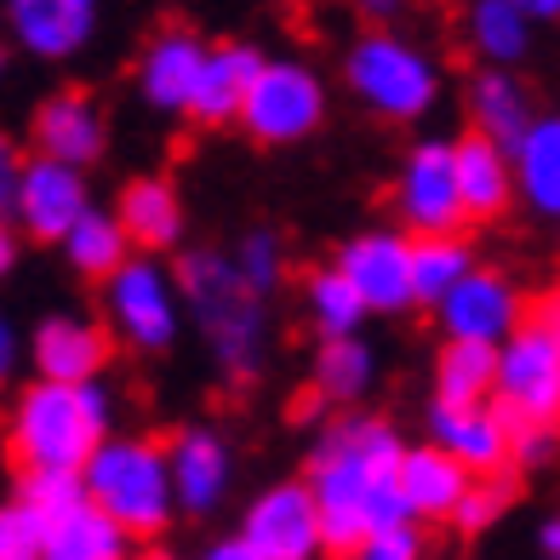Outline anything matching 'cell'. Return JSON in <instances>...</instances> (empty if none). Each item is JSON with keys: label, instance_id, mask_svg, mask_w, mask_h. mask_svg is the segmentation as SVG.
<instances>
[{"label": "cell", "instance_id": "cell-1", "mask_svg": "<svg viewBox=\"0 0 560 560\" xmlns=\"http://www.w3.org/2000/svg\"><path fill=\"white\" fill-rule=\"evenodd\" d=\"M400 457H406V441L395 435V423L372 412L326 418V429L310 446L303 480H310V492L320 503L326 544L338 555H354V544L366 532L412 515L400 498Z\"/></svg>", "mask_w": 560, "mask_h": 560}, {"label": "cell", "instance_id": "cell-2", "mask_svg": "<svg viewBox=\"0 0 560 560\" xmlns=\"http://www.w3.org/2000/svg\"><path fill=\"white\" fill-rule=\"evenodd\" d=\"M177 287H184V310L195 315L218 372L229 384H252L269 361V310H264L269 298L241 275L235 252H218V246L184 252L177 258Z\"/></svg>", "mask_w": 560, "mask_h": 560}, {"label": "cell", "instance_id": "cell-3", "mask_svg": "<svg viewBox=\"0 0 560 560\" xmlns=\"http://www.w3.org/2000/svg\"><path fill=\"white\" fill-rule=\"evenodd\" d=\"M115 435V395L97 384H23L7 418V452L23 469H86L92 452Z\"/></svg>", "mask_w": 560, "mask_h": 560}, {"label": "cell", "instance_id": "cell-4", "mask_svg": "<svg viewBox=\"0 0 560 560\" xmlns=\"http://www.w3.org/2000/svg\"><path fill=\"white\" fill-rule=\"evenodd\" d=\"M81 475H86V498L97 509H109L132 538H161L184 515L172 487V457L149 435H109Z\"/></svg>", "mask_w": 560, "mask_h": 560}, {"label": "cell", "instance_id": "cell-5", "mask_svg": "<svg viewBox=\"0 0 560 560\" xmlns=\"http://www.w3.org/2000/svg\"><path fill=\"white\" fill-rule=\"evenodd\" d=\"M343 86L366 115L412 126L441 104V63L395 30H366L343 58Z\"/></svg>", "mask_w": 560, "mask_h": 560}, {"label": "cell", "instance_id": "cell-6", "mask_svg": "<svg viewBox=\"0 0 560 560\" xmlns=\"http://www.w3.org/2000/svg\"><path fill=\"white\" fill-rule=\"evenodd\" d=\"M184 287L177 269L161 264V252H132L104 280V326L132 354H166L184 332Z\"/></svg>", "mask_w": 560, "mask_h": 560}, {"label": "cell", "instance_id": "cell-7", "mask_svg": "<svg viewBox=\"0 0 560 560\" xmlns=\"http://www.w3.org/2000/svg\"><path fill=\"white\" fill-rule=\"evenodd\" d=\"M320 120H326V81L320 74L303 58H264L235 126H246V138L264 149H287V143L315 138Z\"/></svg>", "mask_w": 560, "mask_h": 560}, {"label": "cell", "instance_id": "cell-8", "mask_svg": "<svg viewBox=\"0 0 560 560\" xmlns=\"http://www.w3.org/2000/svg\"><path fill=\"white\" fill-rule=\"evenodd\" d=\"M389 200L406 235H457L469 223L464 184H457V138H429L406 149Z\"/></svg>", "mask_w": 560, "mask_h": 560}, {"label": "cell", "instance_id": "cell-9", "mask_svg": "<svg viewBox=\"0 0 560 560\" xmlns=\"http://www.w3.org/2000/svg\"><path fill=\"white\" fill-rule=\"evenodd\" d=\"M492 400L509 429L521 418L560 423V338L538 315L498 343V395Z\"/></svg>", "mask_w": 560, "mask_h": 560}, {"label": "cell", "instance_id": "cell-10", "mask_svg": "<svg viewBox=\"0 0 560 560\" xmlns=\"http://www.w3.org/2000/svg\"><path fill=\"white\" fill-rule=\"evenodd\" d=\"M241 538L258 560H326V521L310 480H275L241 509Z\"/></svg>", "mask_w": 560, "mask_h": 560}, {"label": "cell", "instance_id": "cell-11", "mask_svg": "<svg viewBox=\"0 0 560 560\" xmlns=\"http://www.w3.org/2000/svg\"><path fill=\"white\" fill-rule=\"evenodd\" d=\"M354 292L366 298L372 315H412L418 310V287H412V235L406 229H361L349 235L332 258Z\"/></svg>", "mask_w": 560, "mask_h": 560}, {"label": "cell", "instance_id": "cell-12", "mask_svg": "<svg viewBox=\"0 0 560 560\" xmlns=\"http://www.w3.org/2000/svg\"><path fill=\"white\" fill-rule=\"evenodd\" d=\"M92 212V189H86V166H69L52 155H30L23 161V184L12 200V218L23 235H35L46 246H63V235Z\"/></svg>", "mask_w": 560, "mask_h": 560}, {"label": "cell", "instance_id": "cell-13", "mask_svg": "<svg viewBox=\"0 0 560 560\" xmlns=\"http://www.w3.org/2000/svg\"><path fill=\"white\" fill-rule=\"evenodd\" d=\"M429 315H435V326L446 338H475V343H503L509 332H521L532 320L515 280L498 275V269H480V264L457 280Z\"/></svg>", "mask_w": 560, "mask_h": 560}, {"label": "cell", "instance_id": "cell-14", "mask_svg": "<svg viewBox=\"0 0 560 560\" xmlns=\"http://www.w3.org/2000/svg\"><path fill=\"white\" fill-rule=\"evenodd\" d=\"M172 457V487H177V509L195 521H207L223 509V498L235 492V446H229L218 429L189 423L166 441Z\"/></svg>", "mask_w": 560, "mask_h": 560}, {"label": "cell", "instance_id": "cell-15", "mask_svg": "<svg viewBox=\"0 0 560 560\" xmlns=\"http://www.w3.org/2000/svg\"><path fill=\"white\" fill-rule=\"evenodd\" d=\"M0 12L12 40L40 63L81 58L97 35V0H0Z\"/></svg>", "mask_w": 560, "mask_h": 560}, {"label": "cell", "instance_id": "cell-16", "mask_svg": "<svg viewBox=\"0 0 560 560\" xmlns=\"http://www.w3.org/2000/svg\"><path fill=\"white\" fill-rule=\"evenodd\" d=\"M212 40H200L184 23H166L161 35H149L143 58H138V97L155 115H189V97L200 86Z\"/></svg>", "mask_w": 560, "mask_h": 560}, {"label": "cell", "instance_id": "cell-17", "mask_svg": "<svg viewBox=\"0 0 560 560\" xmlns=\"http://www.w3.org/2000/svg\"><path fill=\"white\" fill-rule=\"evenodd\" d=\"M429 441L446 446L457 464H469L475 475H498V469H515L509 464V423L498 412V400H429Z\"/></svg>", "mask_w": 560, "mask_h": 560}, {"label": "cell", "instance_id": "cell-18", "mask_svg": "<svg viewBox=\"0 0 560 560\" xmlns=\"http://www.w3.org/2000/svg\"><path fill=\"white\" fill-rule=\"evenodd\" d=\"M115 332L104 320L86 315H46L30 332V366L35 377H58V384H92L109 366Z\"/></svg>", "mask_w": 560, "mask_h": 560}, {"label": "cell", "instance_id": "cell-19", "mask_svg": "<svg viewBox=\"0 0 560 560\" xmlns=\"http://www.w3.org/2000/svg\"><path fill=\"white\" fill-rule=\"evenodd\" d=\"M30 143H35V155L92 166V161H104V149H109V120L86 92H52L30 120Z\"/></svg>", "mask_w": 560, "mask_h": 560}, {"label": "cell", "instance_id": "cell-20", "mask_svg": "<svg viewBox=\"0 0 560 560\" xmlns=\"http://www.w3.org/2000/svg\"><path fill=\"white\" fill-rule=\"evenodd\" d=\"M258 69H264V52L252 40H218L207 52V69H200V86L189 97V120L195 126H235Z\"/></svg>", "mask_w": 560, "mask_h": 560}, {"label": "cell", "instance_id": "cell-21", "mask_svg": "<svg viewBox=\"0 0 560 560\" xmlns=\"http://www.w3.org/2000/svg\"><path fill=\"white\" fill-rule=\"evenodd\" d=\"M469 480H475V469L457 464L435 441L406 446V457H400V498L412 509V521H452V509L464 503Z\"/></svg>", "mask_w": 560, "mask_h": 560}, {"label": "cell", "instance_id": "cell-22", "mask_svg": "<svg viewBox=\"0 0 560 560\" xmlns=\"http://www.w3.org/2000/svg\"><path fill=\"white\" fill-rule=\"evenodd\" d=\"M457 184H464L469 223L503 218V212L521 200V184H515V149H503V143L480 138V132L457 138Z\"/></svg>", "mask_w": 560, "mask_h": 560}, {"label": "cell", "instance_id": "cell-23", "mask_svg": "<svg viewBox=\"0 0 560 560\" xmlns=\"http://www.w3.org/2000/svg\"><path fill=\"white\" fill-rule=\"evenodd\" d=\"M115 212H120L138 252H177L184 246L189 218H184V195H177L172 177H132V184L120 189Z\"/></svg>", "mask_w": 560, "mask_h": 560}, {"label": "cell", "instance_id": "cell-24", "mask_svg": "<svg viewBox=\"0 0 560 560\" xmlns=\"http://www.w3.org/2000/svg\"><path fill=\"white\" fill-rule=\"evenodd\" d=\"M464 115H469V132L492 138V143H503V149H515V143L526 138V126L538 120V115H532L526 86H521L503 63H487V69H480L475 81H469Z\"/></svg>", "mask_w": 560, "mask_h": 560}, {"label": "cell", "instance_id": "cell-25", "mask_svg": "<svg viewBox=\"0 0 560 560\" xmlns=\"http://www.w3.org/2000/svg\"><path fill=\"white\" fill-rule=\"evenodd\" d=\"M377 384V354L361 332H343V338H320L315 343V361H310V389L320 406H338L349 412L354 400H366Z\"/></svg>", "mask_w": 560, "mask_h": 560}, {"label": "cell", "instance_id": "cell-26", "mask_svg": "<svg viewBox=\"0 0 560 560\" xmlns=\"http://www.w3.org/2000/svg\"><path fill=\"white\" fill-rule=\"evenodd\" d=\"M46 560H138V538L92 498L46 526Z\"/></svg>", "mask_w": 560, "mask_h": 560}, {"label": "cell", "instance_id": "cell-27", "mask_svg": "<svg viewBox=\"0 0 560 560\" xmlns=\"http://www.w3.org/2000/svg\"><path fill=\"white\" fill-rule=\"evenodd\" d=\"M521 207L544 223H560V115H538L515 143Z\"/></svg>", "mask_w": 560, "mask_h": 560}, {"label": "cell", "instance_id": "cell-28", "mask_svg": "<svg viewBox=\"0 0 560 560\" xmlns=\"http://www.w3.org/2000/svg\"><path fill=\"white\" fill-rule=\"evenodd\" d=\"M464 40L480 63H521L532 46V18L515 7V0H469L464 12Z\"/></svg>", "mask_w": 560, "mask_h": 560}, {"label": "cell", "instance_id": "cell-29", "mask_svg": "<svg viewBox=\"0 0 560 560\" xmlns=\"http://www.w3.org/2000/svg\"><path fill=\"white\" fill-rule=\"evenodd\" d=\"M132 235H126V223H120V212H86L81 223L63 235V258H69V269L74 275H86V280H109L126 258H132Z\"/></svg>", "mask_w": 560, "mask_h": 560}, {"label": "cell", "instance_id": "cell-30", "mask_svg": "<svg viewBox=\"0 0 560 560\" xmlns=\"http://www.w3.org/2000/svg\"><path fill=\"white\" fill-rule=\"evenodd\" d=\"M303 315H310V326L320 338H343V332H361L372 310H366V298L354 292V280L338 264H320V269H310V280H303Z\"/></svg>", "mask_w": 560, "mask_h": 560}, {"label": "cell", "instance_id": "cell-31", "mask_svg": "<svg viewBox=\"0 0 560 560\" xmlns=\"http://www.w3.org/2000/svg\"><path fill=\"white\" fill-rule=\"evenodd\" d=\"M435 395L441 400H492L498 395V343L446 338L435 354Z\"/></svg>", "mask_w": 560, "mask_h": 560}, {"label": "cell", "instance_id": "cell-32", "mask_svg": "<svg viewBox=\"0 0 560 560\" xmlns=\"http://www.w3.org/2000/svg\"><path fill=\"white\" fill-rule=\"evenodd\" d=\"M475 269V246L457 235H412V287H418V310H435V303Z\"/></svg>", "mask_w": 560, "mask_h": 560}, {"label": "cell", "instance_id": "cell-33", "mask_svg": "<svg viewBox=\"0 0 560 560\" xmlns=\"http://www.w3.org/2000/svg\"><path fill=\"white\" fill-rule=\"evenodd\" d=\"M509 509H515V469H498V475H475L469 480V492H464V503L452 509V521L446 526H457L464 538H480V532H492Z\"/></svg>", "mask_w": 560, "mask_h": 560}, {"label": "cell", "instance_id": "cell-34", "mask_svg": "<svg viewBox=\"0 0 560 560\" xmlns=\"http://www.w3.org/2000/svg\"><path fill=\"white\" fill-rule=\"evenodd\" d=\"M18 498L30 503L46 526H52V521L69 515V509L86 503V475L81 469H23L18 475Z\"/></svg>", "mask_w": 560, "mask_h": 560}, {"label": "cell", "instance_id": "cell-35", "mask_svg": "<svg viewBox=\"0 0 560 560\" xmlns=\"http://www.w3.org/2000/svg\"><path fill=\"white\" fill-rule=\"evenodd\" d=\"M235 264H241V275L258 287L264 298L287 280V241L275 235V229H246V235L235 241Z\"/></svg>", "mask_w": 560, "mask_h": 560}, {"label": "cell", "instance_id": "cell-36", "mask_svg": "<svg viewBox=\"0 0 560 560\" xmlns=\"http://www.w3.org/2000/svg\"><path fill=\"white\" fill-rule=\"evenodd\" d=\"M0 560H46V521L23 498L0 503Z\"/></svg>", "mask_w": 560, "mask_h": 560}, {"label": "cell", "instance_id": "cell-37", "mask_svg": "<svg viewBox=\"0 0 560 560\" xmlns=\"http://www.w3.org/2000/svg\"><path fill=\"white\" fill-rule=\"evenodd\" d=\"M423 521H389V526H377L366 532L361 544H354V560H423Z\"/></svg>", "mask_w": 560, "mask_h": 560}, {"label": "cell", "instance_id": "cell-38", "mask_svg": "<svg viewBox=\"0 0 560 560\" xmlns=\"http://www.w3.org/2000/svg\"><path fill=\"white\" fill-rule=\"evenodd\" d=\"M560 457V423H544V418H521L509 429V464L515 469H549Z\"/></svg>", "mask_w": 560, "mask_h": 560}, {"label": "cell", "instance_id": "cell-39", "mask_svg": "<svg viewBox=\"0 0 560 560\" xmlns=\"http://www.w3.org/2000/svg\"><path fill=\"white\" fill-rule=\"evenodd\" d=\"M18 184H23V155L0 138V212L12 218V200H18Z\"/></svg>", "mask_w": 560, "mask_h": 560}, {"label": "cell", "instance_id": "cell-40", "mask_svg": "<svg viewBox=\"0 0 560 560\" xmlns=\"http://www.w3.org/2000/svg\"><path fill=\"white\" fill-rule=\"evenodd\" d=\"M18 366H23V343H18V326L0 315V389L18 377Z\"/></svg>", "mask_w": 560, "mask_h": 560}, {"label": "cell", "instance_id": "cell-41", "mask_svg": "<svg viewBox=\"0 0 560 560\" xmlns=\"http://www.w3.org/2000/svg\"><path fill=\"white\" fill-rule=\"evenodd\" d=\"M354 12H361L372 30H395V18L406 12V0H354Z\"/></svg>", "mask_w": 560, "mask_h": 560}, {"label": "cell", "instance_id": "cell-42", "mask_svg": "<svg viewBox=\"0 0 560 560\" xmlns=\"http://www.w3.org/2000/svg\"><path fill=\"white\" fill-rule=\"evenodd\" d=\"M200 560H258V555H252V549H246V538L235 532V538H218V544H207V549H200Z\"/></svg>", "mask_w": 560, "mask_h": 560}, {"label": "cell", "instance_id": "cell-43", "mask_svg": "<svg viewBox=\"0 0 560 560\" xmlns=\"http://www.w3.org/2000/svg\"><path fill=\"white\" fill-rule=\"evenodd\" d=\"M12 264H18V235H12V223H7V212H0V280L12 275Z\"/></svg>", "mask_w": 560, "mask_h": 560}, {"label": "cell", "instance_id": "cell-44", "mask_svg": "<svg viewBox=\"0 0 560 560\" xmlns=\"http://www.w3.org/2000/svg\"><path fill=\"white\" fill-rule=\"evenodd\" d=\"M532 23H560V0H515Z\"/></svg>", "mask_w": 560, "mask_h": 560}, {"label": "cell", "instance_id": "cell-45", "mask_svg": "<svg viewBox=\"0 0 560 560\" xmlns=\"http://www.w3.org/2000/svg\"><path fill=\"white\" fill-rule=\"evenodd\" d=\"M538 320H544V326H549V332L560 338V287H555V292H549V298L538 303Z\"/></svg>", "mask_w": 560, "mask_h": 560}, {"label": "cell", "instance_id": "cell-46", "mask_svg": "<svg viewBox=\"0 0 560 560\" xmlns=\"http://www.w3.org/2000/svg\"><path fill=\"white\" fill-rule=\"evenodd\" d=\"M538 555H560V515L538 526Z\"/></svg>", "mask_w": 560, "mask_h": 560}, {"label": "cell", "instance_id": "cell-47", "mask_svg": "<svg viewBox=\"0 0 560 560\" xmlns=\"http://www.w3.org/2000/svg\"><path fill=\"white\" fill-rule=\"evenodd\" d=\"M0 74H7V46H0Z\"/></svg>", "mask_w": 560, "mask_h": 560}, {"label": "cell", "instance_id": "cell-48", "mask_svg": "<svg viewBox=\"0 0 560 560\" xmlns=\"http://www.w3.org/2000/svg\"><path fill=\"white\" fill-rule=\"evenodd\" d=\"M143 560H177V555H143Z\"/></svg>", "mask_w": 560, "mask_h": 560}, {"label": "cell", "instance_id": "cell-49", "mask_svg": "<svg viewBox=\"0 0 560 560\" xmlns=\"http://www.w3.org/2000/svg\"><path fill=\"white\" fill-rule=\"evenodd\" d=\"M332 560H354V555H332Z\"/></svg>", "mask_w": 560, "mask_h": 560}, {"label": "cell", "instance_id": "cell-50", "mask_svg": "<svg viewBox=\"0 0 560 560\" xmlns=\"http://www.w3.org/2000/svg\"><path fill=\"white\" fill-rule=\"evenodd\" d=\"M544 560H560V555H544Z\"/></svg>", "mask_w": 560, "mask_h": 560}]
</instances>
